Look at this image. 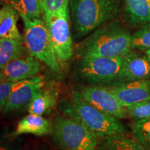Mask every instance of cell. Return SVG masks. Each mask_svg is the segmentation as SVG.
<instances>
[{"label": "cell", "mask_w": 150, "mask_h": 150, "mask_svg": "<svg viewBox=\"0 0 150 150\" xmlns=\"http://www.w3.org/2000/svg\"><path fill=\"white\" fill-rule=\"evenodd\" d=\"M42 17L58 62L63 63L68 61L74 52L68 10L56 15L43 13Z\"/></svg>", "instance_id": "52a82bcc"}, {"label": "cell", "mask_w": 150, "mask_h": 150, "mask_svg": "<svg viewBox=\"0 0 150 150\" xmlns=\"http://www.w3.org/2000/svg\"><path fill=\"white\" fill-rule=\"evenodd\" d=\"M21 18L24 22V43L29 56L42 62L52 70L59 71V63L44 20Z\"/></svg>", "instance_id": "5b68a950"}, {"label": "cell", "mask_w": 150, "mask_h": 150, "mask_svg": "<svg viewBox=\"0 0 150 150\" xmlns=\"http://www.w3.org/2000/svg\"><path fill=\"white\" fill-rule=\"evenodd\" d=\"M131 35L119 22L108 21L79 43L76 54L79 58L122 57L132 50Z\"/></svg>", "instance_id": "6da1fadb"}, {"label": "cell", "mask_w": 150, "mask_h": 150, "mask_svg": "<svg viewBox=\"0 0 150 150\" xmlns=\"http://www.w3.org/2000/svg\"><path fill=\"white\" fill-rule=\"evenodd\" d=\"M44 81L41 76L18 81L11 92L2 110L4 114L19 111L28 107L38 92L43 87Z\"/></svg>", "instance_id": "9c48e42d"}, {"label": "cell", "mask_w": 150, "mask_h": 150, "mask_svg": "<svg viewBox=\"0 0 150 150\" xmlns=\"http://www.w3.org/2000/svg\"><path fill=\"white\" fill-rule=\"evenodd\" d=\"M131 47L142 51L150 50V22L142 24L131 35Z\"/></svg>", "instance_id": "44dd1931"}, {"label": "cell", "mask_w": 150, "mask_h": 150, "mask_svg": "<svg viewBox=\"0 0 150 150\" xmlns=\"http://www.w3.org/2000/svg\"><path fill=\"white\" fill-rule=\"evenodd\" d=\"M27 48L24 41L14 39H0V69L11 61L25 56Z\"/></svg>", "instance_id": "ac0fdd59"}, {"label": "cell", "mask_w": 150, "mask_h": 150, "mask_svg": "<svg viewBox=\"0 0 150 150\" xmlns=\"http://www.w3.org/2000/svg\"><path fill=\"white\" fill-rule=\"evenodd\" d=\"M40 70V61L31 56H24L0 69V81L18 82L27 80L36 76Z\"/></svg>", "instance_id": "8fae6325"}, {"label": "cell", "mask_w": 150, "mask_h": 150, "mask_svg": "<svg viewBox=\"0 0 150 150\" xmlns=\"http://www.w3.org/2000/svg\"><path fill=\"white\" fill-rule=\"evenodd\" d=\"M150 79V63L147 56L132 50L123 56L117 83Z\"/></svg>", "instance_id": "7c38bea8"}, {"label": "cell", "mask_w": 150, "mask_h": 150, "mask_svg": "<svg viewBox=\"0 0 150 150\" xmlns=\"http://www.w3.org/2000/svg\"><path fill=\"white\" fill-rule=\"evenodd\" d=\"M130 128L133 138L150 150V117L134 120Z\"/></svg>", "instance_id": "ffe728a7"}, {"label": "cell", "mask_w": 150, "mask_h": 150, "mask_svg": "<svg viewBox=\"0 0 150 150\" xmlns=\"http://www.w3.org/2000/svg\"><path fill=\"white\" fill-rule=\"evenodd\" d=\"M125 18L131 26L150 22V0H125Z\"/></svg>", "instance_id": "2e32d148"}, {"label": "cell", "mask_w": 150, "mask_h": 150, "mask_svg": "<svg viewBox=\"0 0 150 150\" xmlns=\"http://www.w3.org/2000/svg\"><path fill=\"white\" fill-rule=\"evenodd\" d=\"M128 117L134 120L150 117V99L126 107Z\"/></svg>", "instance_id": "603a6c76"}, {"label": "cell", "mask_w": 150, "mask_h": 150, "mask_svg": "<svg viewBox=\"0 0 150 150\" xmlns=\"http://www.w3.org/2000/svg\"><path fill=\"white\" fill-rule=\"evenodd\" d=\"M97 150H149L126 135L108 136L99 139Z\"/></svg>", "instance_id": "e0dca14e"}, {"label": "cell", "mask_w": 150, "mask_h": 150, "mask_svg": "<svg viewBox=\"0 0 150 150\" xmlns=\"http://www.w3.org/2000/svg\"><path fill=\"white\" fill-rule=\"evenodd\" d=\"M53 139L62 150H97L99 138L83 124L69 117H56Z\"/></svg>", "instance_id": "277c9868"}, {"label": "cell", "mask_w": 150, "mask_h": 150, "mask_svg": "<svg viewBox=\"0 0 150 150\" xmlns=\"http://www.w3.org/2000/svg\"><path fill=\"white\" fill-rule=\"evenodd\" d=\"M122 57L86 56L81 58L78 67L79 76L87 82L97 85L117 83Z\"/></svg>", "instance_id": "8992f818"}, {"label": "cell", "mask_w": 150, "mask_h": 150, "mask_svg": "<svg viewBox=\"0 0 150 150\" xmlns=\"http://www.w3.org/2000/svg\"><path fill=\"white\" fill-rule=\"evenodd\" d=\"M75 35L83 37L115 18L118 0H70Z\"/></svg>", "instance_id": "3957f363"}, {"label": "cell", "mask_w": 150, "mask_h": 150, "mask_svg": "<svg viewBox=\"0 0 150 150\" xmlns=\"http://www.w3.org/2000/svg\"><path fill=\"white\" fill-rule=\"evenodd\" d=\"M78 92L86 102L100 111L120 120L128 117L126 108L120 104L108 87L86 86L82 87Z\"/></svg>", "instance_id": "ba28073f"}, {"label": "cell", "mask_w": 150, "mask_h": 150, "mask_svg": "<svg viewBox=\"0 0 150 150\" xmlns=\"http://www.w3.org/2000/svg\"><path fill=\"white\" fill-rule=\"evenodd\" d=\"M59 91L54 86L41 88L33 97L27 107L29 113L42 115L52 111L56 106Z\"/></svg>", "instance_id": "5bb4252c"}, {"label": "cell", "mask_w": 150, "mask_h": 150, "mask_svg": "<svg viewBox=\"0 0 150 150\" xmlns=\"http://www.w3.org/2000/svg\"><path fill=\"white\" fill-rule=\"evenodd\" d=\"M18 82L0 81V110H3L11 92Z\"/></svg>", "instance_id": "cb8c5ba5"}, {"label": "cell", "mask_w": 150, "mask_h": 150, "mask_svg": "<svg viewBox=\"0 0 150 150\" xmlns=\"http://www.w3.org/2000/svg\"><path fill=\"white\" fill-rule=\"evenodd\" d=\"M108 88L125 108L150 99V79L117 83Z\"/></svg>", "instance_id": "30bf717a"}, {"label": "cell", "mask_w": 150, "mask_h": 150, "mask_svg": "<svg viewBox=\"0 0 150 150\" xmlns=\"http://www.w3.org/2000/svg\"><path fill=\"white\" fill-rule=\"evenodd\" d=\"M42 14H60L68 10L70 0H39Z\"/></svg>", "instance_id": "7402d4cb"}, {"label": "cell", "mask_w": 150, "mask_h": 150, "mask_svg": "<svg viewBox=\"0 0 150 150\" xmlns=\"http://www.w3.org/2000/svg\"><path fill=\"white\" fill-rule=\"evenodd\" d=\"M53 131V124L42 115L29 113L17 125L13 136L16 137L22 134H33L37 136L50 135Z\"/></svg>", "instance_id": "4fadbf2b"}, {"label": "cell", "mask_w": 150, "mask_h": 150, "mask_svg": "<svg viewBox=\"0 0 150 150\" xmlns=\"http://www.w3.org/2000/svg\"><path fill=\"white\" fill-rule=\"evenodd\" d=\"M20 141L17 140H4L0 142V150H21Z\"/></svg>", "instance_id": "d4e9b609"}, {"label": "cell", "mask_w": 150, "mask_h": 150, "mask_svg": "<svg viewBox=\"0 0 150 150\" xmlns=\"http://www.w3.org/2000/svg\"><path fill=\"white\" fill-rule=\"evenodd\" d=\"M19 16L18 13L8 4L0 8V39L24 41L18 28Z\"/></svg>", "instance_id": "9a60e30c"}, {"label": "cell", "mask_w": 150, "mask_h": 150, "mask_svg": "<svg viewBox=\"0 0 150 150\" xmlns=\"http://www.w3.org/2000/svg\"><path fill=\"white\" fill-rule=\"evenodd\" d=\"M145 56H147L148 61H149L150 63V50H148L147 51H145Z\"/></svg>", "instance_id": "484cf974"}, {"label": "cell", "mask_w": 150, "mask_h": 150, "mask_svg": "<svg viewBox=\"0 0 150 150\" xmlns=\"http://www.w3.org/2000/svg\"><path fill=\"white\" fill-rule=\"evenodd\" d=\"M59 106L67 117L83 124L99 139L127 134L126 127L120 119L94 107L83 99L78 91H73L72 97L62 100Z\"/></svg>", "instance_id": "7a4b0ae2"}, {"label": "cell", "mask_w": 150, "mask_h": 150, "mask_svg": "<svg viewBox=\"0 0 150 150\" xmlns=\"http://www.w3.org/2000/svg\"><path fill=\"white\" fill-rule=\"evenodd\" d=\"M20 17L29 19L41 18L42 11L39 0H5Z\"/></svg>", "instance_id": "d6986e66"}]
</instances>
